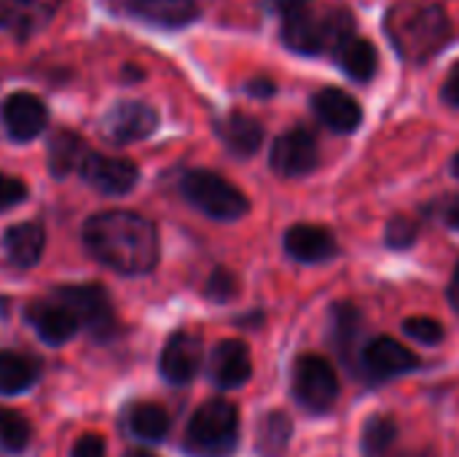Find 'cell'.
<instances>
[{
	"mask_svg": "<svg viewBox=\"0 0 459 457\" xmlns=\"http://www.w3.org/2000/svg\"><path fill=\"white\" fill-rule=\"evenodd\" d=\"M129 431L145 442H161L169 431V415L159 404H134L129 409Z\"/></svg>",
	"mask_w": 459,
	"mask_h": 457,
	"instance_id": "cell-27",
	"label": "cell"
},
{
	"mask_svg": "<svg viewBox=\"0 0 459 457\" xmlns=\"http://www.w3.org/2000/svg\"><path fill=\"white\" fill-rule=\"evenodd\" d=\"M403 331H406V337H411L414 342L428 345V347H433V345H438L444 339V326L436 318H428V315L409 318L403 323Z\"/></svg>",
	"mask_w": 459,
	"mask_h": 457,
	"instance_id": "cell-30",
	"label": "cell"
},
{
	"mask_svg": "<svg viewBox=\"0 0 459 457\" xmlns=\"http://www.w3.org/2000/svg\"><path fill=\"white\" fill-rule=\"evenodd\" d=\"M218 137L234 156H253L264 143V127L247 113H229L218 121Z\"/></svg>",
	"mask_w": 459,
	"mask_h": 457,
	"instance_id": "cell-21",
	"label": "cell"
},
{
	"mask_svg": "<svg viewBox=\"0 0 459 457\" xmlns=\"http://www.w3.org/2000/svg\"><path fill=\"white\" fill-rule=\"evenodd\" d=\"M269 164L277 175L282 178H301L317 170L320 164V145L312 129L307 127H293L282 132L269 154Z\"/></svg>",
	"mask_w": 459,
	"mask_h": 457,
	"instance_id": "cell-8",
	"label": "cell"
},
{
	"mask_svg": "<svg viewBox=\"0 0 459 457\" xmlns=\"http://www.w3.org/2000/svg\"><path fill=\"white\" fill-rule=\"evenodd\" d=\"M266 5H269L280 19H288V16H293V13H299V11L309 8L312 0H266Z\"/></svg>",
	"mask_w": 459,
	"mask_h": 457,
	"instance_id": "cell-37",
	"label": "cell"
},
{
	"mask_svg": "<svg viewBox=\"0 0 459 457\" xmlns=\"http://www.w3.org/2000/svg\"><path fill=\"white\" fill-rule=\"evenodd\" d=\"M43 245H46V234L40 224L32 221L16 224L3 234V250L8 261L16 267H35L43 256Z\"/></svg>",
	"mask_w": 459,
	"mask_h": 457,
	"instance_id": "cell-22",
	"label": "cell"
},
{
	"mask_svg": "<svg viewBox=\"0 0 459 457\" xmlns=\"http://www.w3.org/2000/svg\"><path fill=\"white\" fill-rule=\"evenodd\" d=\"M358 32V22L352 11L347 8H331L325 13H317L312 5L282 19V43L304 57L331 54L347 35Z\"/></svg>",
	"mask_w": 459,
	"mask_h": 457,
	"instance_id": "cell-3",
	"label": "cell"
},
{
	"mask_svg": "<svg viewBox=\"0 0 459 457\" xmlns=\"http://www.w3.org/2000/svg\"><path fill=\"white\" fill-rule=\"evenodd\" d=\"M285 250L290 259L301 261V264H320L336 256V237L323 229V226H312V224H296L285 232Z\"/></svg>",
	"mask_w": 459,
	"mask_h": 457,
	"instance_id": "cell-19",
	"label": "cell"
},
{
	"mask_svg": "<svg viewBox=\"0 0 459 457\" xmlns=\"http://www.w3.org/2000/svg\"><path fill=\"white\" fill-rule=\"evenodd\" d=\"M30 423L16 409L0 407V450L3 453H22L30 442Z\"/></svg>",
	"mask_w": 459,
	"mask_h": 457,
	"instance_id": "cell-29",
	"label": "cell"
},
{
	"mask_svg": "<svg viewBox=\"0 0 459 457\" xmlns=\"http://www.w3.org/2000/svg\"><path fill=\"white\" fill-rule=\"evenodd\" d=\"M441 100L452 108H459V62L449 70V75L441 86Z\"/></svg>",
	"mask_w": 459,
	"mask_h": 457,
	"instance_id": "cell-36",
	"label": "cell"
},
{
	"mask_svg": "<svg viewBox=\"0 0 459 457\" xmlns=\"http://www.w3.org/2000/svg\"><path fill=\"white\" fill-rule=\"evenodd\" d=\"M315 116L336 135H352L363 124L360 102L339 86H325L312 97Z\"/></svg>",
	"mask_w": 459,
	"mask_h": 457,
	"instance_id": "cell-13",
	"label": "cell"
},
{
	"mask_svg": "<svg viewBox=\"0 0 459 457\" xmlns=\"http://www.w3.org/2000/svg\"><path fill=\"white\" fill-rule=\"evenodd\" d=\"M183 197L207 218L215 221H237L250 210L247 197L223 175L212 170H191L180 180Z\"/></svg>",
	"mask_w": 459,
	"mask_h": 457,
	"instance_id": "cell-5",
	"label": "cell"
},
{
	"mask_svg": "<svg viewBox=\"0 0 459 457\" xmlns=\"http://www.w3.org/2000/svg\"><path fill=\"white\" fill-rule=\"evenodd\" d=\"M56 302H62L78 323H83L94 337L108 339L116 331V315L108 294L100 286H62L54 291Z\"/></svg>",
	"mask_w": 459,
	"mask_h": 457,
	"instance_id": "cell-7",
	"label": "cell"
},
{
	"mask_svg": "<svg viewBox=\"0 0 459 457\" xmlns=\"http://www.w3.org/2000/svg\"><path fill=\"white\" fill-rule=\"evenodd\" d=\"M293 399L309 415H325L339 401L336 369L323 356H301L293 366Z\"/></svg>",
	"mask_w": 459,
	"mask_h": 457,
	"instance_id": "cell-6",
	"label": "cell"
},
{
	"mask_svg": "<svg viewBox=\"0 0 459 457\" xmlns=\"http://www.w3.org/2000/svg\"><path fill=\"white\" fill-rule=\"evenodd\" d=\"M239 444V415L237 407L215 399L202 404L188 428L186 450L194 457H231Z\"/></svg>",
	"mask_w": 459,
	"mask_h": 457,
	"instance_id": "cell-4",
	"label": "cell"
},
{
	"mask_svg": "<svg viewBox=\"0 0 459 457\" xmlns=\"http://www.w3.org/2000/svg\"><path fill=\"white\" fill-rule=\"evenodd\" d=\"M156 127H159V113L148 102H140V100H124L113 105L102 119V135L116 145L143 140L153 135Z\"/></svg>",
	"mask_w": 459,
	"mask_h": 457,
	"instance_id": "cell-10",
	"label": "cell"
},
{
	"mask_svg": "<svg viewBox=\"0 0 459 457\" xmlns=\"http://www.w3.org/2000/svg\"><path fill=\"white\" fill-rule=\"evenodd\" d=\"M83 242L100 264L121 275H145L159 261L156 226L137 213H97L83 226Z\"/></svg>",
	"mask_w": 459,
	"mask_h": 457,
	"instance_id": "cell-1",
	"label": "cell"
},
{
	"mask_svg": "<svg viewBox=\"0 0 459 457\" xmlns=\"http://www.w3.org/2000/svg\"><path fill=\"white\" fill-rule=\"evenodd\" d=\"M253 374V358L245 342L226 339L212 350L210 358V377L221 391H234L245 385Z\"/></svg>",
	"mask_w": 459,
	"mask_h": 457,
	"instance_id": "cell-16",
	"label": "cell"
},
{
	"mask_svg": "<svg viewBox=\"0 0 459 457\" xmlns=\"http://www.w3.org/2000/svg\"><path fill=\"white\" fill-rule=\"evenodd\" d=\"M126 457H153L151 453H145V450H134V453H129Z\"/></svg>",
	"mask_w": 459,
	"mask_h": 457,
	"instance_id": "cell-41",
	"label": "cell"
},
{
	"mask_svg": "<svg viewBox=\"0 0 459 457\" xmlns=\"http://www.w3.org/2000/svg\"><path fill=\"white\" fill-rule=\"evenodd\" d=\"M441 207H444V221H446V226L459 232V197H449Z\"/></svg>",
	"mask_w": 459,
	"mask_h": 457,
	"instance_id": "cell-38",
	"label": "cell"
},
{
	"mask_svg": "<svg viewBox=\"0 0 459 457\" xmlns=\"http://www.w3.org/2000/svg\"><path fill=\"white\" fill-rule=\"evenodd\" d=\"M237 291H239L237 277H234L229 269H223V267H218V269L207 277V286H204V296H207V299H212V302H218V304H223V302L234 299V296H237Z\"/></svg>",
	"mask_w": 459,
	"mask_h": 457,
	"instance_id": "cell-32",
	"label": "cell"
},
{
	"mask_svg": "<svg viewBox=\"0 0 459 457\" xmlns=\"http://www.w3.org/2000/svg\"><path fill=\"white\" fill-rule=\"evenodd\" d=\"M38 380V364L19 353H0V396L24 393Z\"/></svg>",
	"mask_w": 459,
	"mask_h": 457,
	"instance_id": "cell-26",
	"label": "cell"
},
{
	"mask_svg": "<svg viewBox=\"0 0 459 457\" xmlns=\"http://www.w3.org/2000/svg\"><path fill=\"white\" fill-rule=\"evenodd\" d=\"M70 457H105V442L97 434H86L75 442Z\"/></svg>",
	"mask_w": 459,
	"mask_h": 457,
	"instance_id": "cell-34",
	"label": "cell"
},
{
	"mask_svg": "<svg viewBox=\"0 0 459 457\" xmlns=\"http://www.w3.org/2000/svg\"><path fill=\"white\" fill-rule=\"evenodd\" d=\"M62 0H0V27L16 38H30L43 30Z\"/></svg>",
	"mask_w": 459,
	"mask_h": 457,
	"instance_id": "cell-14",
	"label": "cell"
},
{
	"mask_svg": "<svg viewBox=\"0 0 459 457\" xmlns=\"http://www.w3.org/2000/svg\"><path fill=\"white\" fill-rule=\"evenodd\" d=\"M452 170H455V175L459 178V151H457V156L452 159Z\"/></svg>",
	"mask_w": 459,
	"mask_h": 457,
	"instance_id": "cell-42",
	"label": "cell"
},
{
	"mask_svg": "<svg viewBox=\"0 0 459 457\" xmlns=\"http://www.w3.org/2000/svg\"><path fill=\"white\" fill-rule=\"evenodd\" d=\"M333 62L339 65V70L344 75H350L358 83H368L377 70H379V51L371 40H366L363 35L352 32L347 35L333 51H331Z\"/></svg>",
	"mask_w": 459,
	"mask_h": 457,
	"instance_id": "cell-20",
	"label": "cell"
},
{
	"mask_svg": "<svg viewBox=\"0 0 459 457\" xmlns=\"http://www.w3.org/2000/svg\"><path fill=\"white\" fill-rule=\"evenodd\" d=\"M24 197H27L24 180H19V178L0 170V213L16 207L19 202H24Z\"/></svg>",
	"mask_w": 459,
	"mask_h": 457,
	"instance_id": "cell-33",
	"label": "cell"
},
{
	"mask_svg": "<svg viewBox=\"0 0 459 457\" xmlns=\"http://www.w3.org/2000/svg\"><path fill=\"white\" fill-rule=\"evenodd\" d=\"M245 92H247L250 97H255V100H269V97H274L277 83H274L272 78L258 75V78H250V81L245 83Z\"/></svg>",
	"mask_w": 459,
	"mask_h": 457,
	"instance_id": "cell-35",
	"label": "cell"
},
{
	"mask_svg": "<svg viewBox=\"0 0 459 457\" xmlns=\"http://www.w3.org/2000/svg\"><path fill=\"white\" fill-rule=\"evenodd\" d=\"M401 457H436L430 450H420V453H406V455Z\"/></svg>",
	"mask_w": 459,
	"mask_h": 457,
	"instance_id": "cell-40",
	"label": "cell"
},
{
	"mask_svg": "<svg viewBox=\"0 0 459 457\" xmlns=\"http://www.w3.org/2000/svg\"><path fill=\"white\" fill-rule=\"evenodd\" d=\"M81 175L94 191H100L105 197H118V194L132 191L140 178L134 162L102 156V154H89L81 164Z\"/></svg>",
	"mask_w": 459,
	"mask_h": 457,
	"instance_id": "cell-11",
	"label": "cell"
},
{
	"mask_svg": "<svg viewBox=\"0 0 459 457\" xmlns=\"http://www.w3.org/2000/svg\"><path fill=\"white\" fill-rule=\"evenodd\" d=\"M161 377L172 385H188L202 369V339L191 331H178L161 350Z\"/></svg>",
	"mask_w": 459,
	"mask_h": 457,
	"instance_id": "cell-12",
	"label": "cell"
},
{
	"mask_svg": "<svg viewBox=\"0 0 459 457\" xmlns=\"http://www.w3.org/2000/svg\"><path fill=\"white\" fill-rule=\"evenodd\" d=\"M86 143L75 135V132H56L48 140V170L54 178H65L73 170H81L83 159H86Z\"/></svg>",
	"mask_w": 459,
	"mask_h": 457,
	"instance_id": "cell-24",
	"label": "cell"
},
{
	"mask_svg": "<svg viewBox=\"0 0 459 457\" xmlns=\"http://www.w3.org/2000/svg\"><path fill=\"white\" fill-rule=\"evenodd\" d=\"M113 5L159 27H183L199 13V0H113Z\"/></svg>",
	"mask_w": 459,
	"mask_h": 457,
	"instance_id": "cell-17",
	"label": "cell"
},
{
	"mask_svg": "<svg viewBox=\"0 0 459 457\" xmlns=\"http://www.w3.org/2000/svg\"><path fill=\"white\" fill-rule=\"evenodd\" d=\"M48 110L46 105L30 94V92H16L3 102V124L13 140H32L46 129Z\"/></svg>",
	"mask_w": 459,
	"mask_h": 457,
	"instance_id": "cell-15",
	"label": "cell"
},
{
	"mask_svg": "<svg viewBox=\"0 0 459 457\" xmlns=\"http://www.w3.org/2000/svg\"><path fill=\"white\" fill-rule=\"evenodd\" d=\"M420 366V358L395 342L393 337H377L360 350V372L371 382H387L401 374H409Z\"/></svg>",
	"mask_w": 459,
	"mask_h": 457,
	"instance_id": "cell-9",
	"label": "cell"
},
{
	"mask_svg": "<svg viewBox=\"0 0 459 457\" xmlns=\"http://www.w3.org/2000/svg\"><path fill=\"white\" fill-rule=\"evenodd\" d=\"M385 35L409 65H425L452 40L444 5L430 0H395L385 11Z\"/></svg>",
	"mask_w": 459,
	"mask_h": 457,
	"instance_id": "cell-2",
	"label": "cell"
},
{
	"mask_svg": "<svg viewBox=\"0 0 459 457\" xmlns=\"http://www.w3.org/2000/svg\"><path fill=\"white\" fill-rule=\"evenodd\" d=\"M449 302L455 307V312L459 315V261L455 267V275H452V283H449Z\"/></svg>",
	"mask_w": 459,
	"mask_h": 457,
	"instance_id": "cell-39",
	"label": "cell"
},
{
	"mask_svg": "<svg viewBox=\"0 0 459 457\" xmlns=\"http://www.w3.org/2000/svg\"><path fill=\"white\" fill-rule=\"evenodd\" d=\"M293 439V423L285 412H269L258 426V455L282 457Z\"/></svg>",
	"mask_w": 459,
	"mask_h": 457,
	"instance_id": "cell-25",
	"label": "cell"
},
{
	"mask_svg": "<svg viewBox=\"0 0 459 457\" xmlns=\"http://www.w3.org/2000/svg\"><path fill=\"white\" fill-rule=\"evenodd\" d=\"M27 321L35 329V334L46 342V345H65L75 337L78 331V318L62 304V302H35L27 310Z\"/></svg>",
	"mask_w": 459,
	"mask_h": 457,
	"instance_id": "cell-18",
	"label": "cell"
},
{
	"mask_svg": "<svg viewBox=\"0 0 459 457\" xmlns=\"http://www.w3.org/2000/svg\"><path fill=\"white\" fill-rule=\"evenodd\" d=\"M363 331V315L355 304L339 302L331 310V339L344 364H355V347Z\"/></svg>",
	"mask_w": 459,
	"mask_h": 457,
	"instance_id": "cell-23",
	"label": "cell"
},
{
	"mask_svg": "<svg viewBox=\"0 0 459 457\" xmlns=\"http://www.w3.org/2000/svg\"><path fill=\"white\" fill-rule=\"evenodd\" d=\"M398 439V423L390 415H374L363 426L360 447L366 457H387L390 447Z\"/></svg>",
	"mask_w": 459,
	"mask_h": 457,
	"instance_id": "cell-28",
	"label": "cell"
},
{
	"mask_svg": "<svg viewBox=\"0 0 459 457\" xmlns=\"http://www.w3.org/2000/svg\"><path fill=\"white\" fill-rule=\"evenodd\" d=\"M417 237H420V224H417L414 218L398 215V218H393V221L387 224V234H385V240H387V245H390V248H395V250H406V248H411V245L417 242Z\"/></svg>",
	"mask_w": 459,
	"mask_h": 457,
	"instance_id": "cell-31",
	"label": "cell"
}]
</instances>
